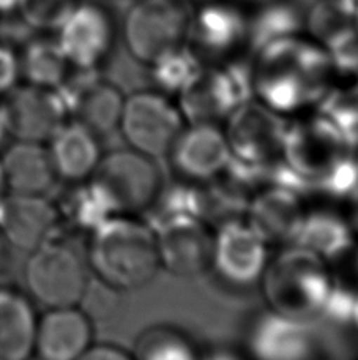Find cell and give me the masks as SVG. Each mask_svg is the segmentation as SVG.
Returning a JSON list of instances; mask_svg holds the SVG:
<instances>
[{
	"label": "cell",
	"instance_id": "3",
	"mask_svg": "<svg viewBox=\"0 0 358 360\" xmlns=\"http://www.w3.org/2000/svg\"><path fill=\"white\" fill-rule=\"evenodd\" d=\"M333 285L329 262L292 243L272 256L259 283L267 308L310 321L321 318Z\"/></svg>",
	"mask_w": 358,
	"mask_h": 360
},
{
	"label": "cell",
	"instance_id": "1",
	"mask_svg": "<svg viewBox=\"0 0 358 360\" xmlns=\"http://www.w3.org/2000/svg\"><path fill=\"white\" fill-rule=\"evenodd\" d=\"M249 73L253 98L283 117L314 108L336 79L327 51L306 34L256 51Z\"/></svg>",
	"mask_w": 358,
	"mask_h": 360
},
{
	"label": "cell",
	"instance_id": "34",
	"mask_svg": "<svg viewBox=\"0 0 358 360\" xmlns=\"http://www.w3.org/2000/svg\"><path fill=\"white\" fill-rule=\"evenodd\" d=\"M79 360H134L130 351L114 343H95Z\"/></svg>",
	"mask_w": 358,
	"mask_h": 360
},
{
	"label": "cell",
	"instance_id": "41",
	"mask_svg": "<svg viewBox=\"0 0 358 360\" xmlns=\"http://www.w3.org/2000/svg\"><path fill=\"white\" fill-rule=\"evenodd\" d=\"M355 29H357V34H358V2L355 6Z\"/></svg>",
	"mask_w": 358,
	"mask_h": 360
},
{
	"label": "cell",
	"instance_id": "11",
	"mask_svg": "<svg viewBox=\"0 0 358 360\" xmlns=\"http://www.w3.org/2000/svg\"><path fill=\"white\" fill-rule=\"evenodd\" d=\"M55 38L74 70L100 72L116 51L119 27L106 5L82 0L55 30Z\"/></svg>",
	"mask_w": 358,
	"mask_h": 360
},
{
	"label": "cell",
	"instance_id": "31",
	"mask_svg": "<svg viewBox=\"0 0 358 360\" xmlns=\"http://www.w3.org/2000/svg\"><path fill=\"white\" fill-rule=\"evenodd\" d=\"M82 0H21L19 16L34 32H54Z\"/></svg>",
	"mask_w": 358,
	"mask_h": 360
},
{
	"label": "cell",
	"instance_id": "20",
	"mask_svg": "<svg viewBox=\"0 0 358 360\" xmlns=\"http://www.w3.org/2000/svg\"><path fill=\"white\" fill-rule=\"evenodd\" d=\"M46 147L57 179L69 185L91 180L105 155L98 134L73 119L59 128Z\"/></svg>",
	"mask_w": 358,
	"mask_h": 360
},
{
	"label": "cell",
	"instance_id": "40",
	"mask_svg": "<svg viewBox=\"0 0 358 360\" xmlns=\"http://www.w3.org/2000/svg\"><path fill=\"white\" fill-rule=\"evenodd\" d=\"M240 2H249V4L258 5V4H262V2H267V0H240Z\"/></svg>",
	"mask_w": 358,
	"mask_h": 360
},
{
	"label": "cell",
	"instance_id": "13",
	"mask_svg": "<svg viewBox=\"0 0 358 360\" xmlns=\"http://www.w3.org/2000/svg\"><path fill=\"white\" fill-rule=\"evenodd\" d=\"M248 19L240 0H204L193 6L188 44L204 62L232 60L248 49Z\"/></svg>",
	"mask_w": 358,
	"mask_h": 360
},
{
	"label": "cell",
	"instance_id": "30",
	"mask_svg": "<svg viewBox=\"0 0 358 360\" xmlns=\"http://www.w3.org/2000/svg\"><path fill=\"white\" fill-rule=\"evenodd\" d=\"M131 354L134 360H199L201 349L187 332L155 326L140 333Z\"/></svg>",
	"mask_w": 358,
	"mask_h": 360
},
{
	"label": "cell",
	"instance_id": "37",
	"mask_svg": "<svg viewBox=\"0 0 358 360\" xmlns=\"http://www.w3.org/2000/svg\"><path fill=\"white\" fill-rule=\"evenodd\" d=\"M21 0H0V13H15Z\"/></svg>",
	"mask_w": 358,
	"mask_h": 360
},
{
	"label": "cell",
	"instance_id": "14",
	"mask_svg": "<svg viewBox=\"0 0 358 360\" xmlns=\"http://www.w3.org/2000/svg\"><path fill=\"white\" fill-rule=\"evenodd\" d=\"M168 158L178 179L207 185L225 174L232 152L226 130L220 124L193 122L185 125Z\"/></svg>",
	"mask_w": 358,
	"mask_h": 360
},
{
	"label": "cell",
	"instance_id": "23",
	"mask_svg": "<svg viewBox=\"0 0 358 360\" xmlns=\"http://www.w3.org/2000/svg\"><path fill=\"white\" fill-rule=\"evenodd\" d=\"M355 231L349 218L329 209L305 212L292 245L306 250L325 262L341 259L354 247Z\"/></svg>",
	"mask_w": 358,
	"mask_h": 360
},
{
	"label": "cell",
	"instance_id": "2",
	"mask_svg": "<svg viewBox=\"0 0 358 360\" xmlns=\"http://www.w3.org/2000/svg\"><path fill=\"white\" fill-rule=\"evenodd\" d=\"M87 237L91 274L114 291H138L161 270L155 231L138 215H112Z\"/></svg>",
	"mask_w": 358,
	"mask_h": 360
},
{
	"label": "cell",
	"instance_id": "9",
	"mask_svg": "<svg viewBox=\"0 0 358 360\" xmlns=\"http://www.w3.org/2000/svg\"><path fill=\"white\" fill-rule=\"evenodd\" d=\"M92 180L114 214L138 217L152 207L164 185L157 160L130 147L105 153Z\"/></svg>",
	"mask_w": 358,
	"mask_h": 360
},
{
	"label": "cell",
	"instance_id": "28",
	"mask_svg": "<svg viewBox=\"0 0 358 360\" xmlns=\"http://www.w3.org/2000/svg\"><path fill=\"white\" fill-rule=\"evenodd\" d=\"M352 0H314L305 13V34L322 48L355 29Z\"/></svg>",
	"mask_w": 358,
	"mask_h": 360
},
{
	"label": "cell",
	"instance_id": "4",
	"mask_svg": "<svg viewBox=\"0 0 358 360\" xmlns=\"http://www.w3.org/2000/svg\"><path fill=\"white\" fill-rule=\"evenodd\" d=\"M190 0H133L121 21V38L133 60L149 67L188 43Z\"/></svg>",
	"mask_w": 358,
	"mask_h": 360
},
{
	"label": "cell",
	"instance_id": "36",
	"mask_svg": "<svg viewBox=\"0 0 358 360\" xmlns=\"http://www.w3.org/2000/svg\"><path fill=\"white\" fill-rule=\"evenodd\" d=\"M349 201H350L349 221H350V224H352L355 233H358V186H357L352 195H350Z\"/></svg>",
	"mask_w": 358,
	"mask_h": 360
},
{
	"label": "cell",
	"instance_id": "17",
	"mask_svg": "<svg viewBox=\"0 0 358 360\" xmlns=\"http://www.w3.org/2000/svg\"><path fill=\"white\" fill-rule=\"evenodd\" d=\"M62 218L57 204L46 196L6 193L0 209V234L13 247L34 252L60 236Z\"/></svg>",
	"mask_w": 358,
	"mask_h": 360
},
{
	"label": "cell",
	"instance_id": "44",
	"mask_svg": "<svg viewBox=\"0 0 358 360\" xmlns=\"http://www.w3.org/2000/svg\"><path fill=\"white\" fill-rule=\"evenodd\" d=\"M352 2H358V0H352Z\"/></svg>",
	"mask_w": 358,
	"mask_h": 360
},
{
	"label": "cell",
	"instance_id": "27",
	"mask_svg": "<svg viewBox=\"0 0 358 360\" xmlns=\"http://www.w3.org/2000/svg\"><path fill=\"white\" fill-rule=\"evenodd\" d=\"M57 209L62 224H68L76 233L86 236L97 229L107 218L116 215L103 191L92 179L81 184H72V188L62 204H57Z\"/></svg>",
	"mask_w": 358,
	"mask_h": 360
},
{
	"label": "cell",
	"instance_id": "10",
	"mask_svg": "<svg viewBox=\"0 0 358 360\" xmlns=\"http://www.w3.org/2000/svg\"><path fill=\"white\" fill-rule=\"evenodd\" d=\"M245 354L249 360H317L321 340L314 321L265 307L248 321Z\"/></svg>",
	"mask_w": 358,
	"mask_h": 360
},
{
	"label": "cell",
	"instance_id": "7",
	"mask_svg": "<svg viewBox=\"0 0 358 360\" xmlns=\"http://www.w3.org/2000/svg\"><path fill=\"white\" fill-rule=\"evenodd\" d=\"M270 243L245 217H234L212 229L210 266L226 288L246 291L259 286L268 262Z\"/></svg>",
	"mask_w": 358,
	"mask_h": 360
},
{
	"label": "cell",
	"instance_id": "29",
	"mask_svg": "<svg viewBox=\"0 0 358 360\" xmlns=\"http://www.w3.org/2000/svg\"><path fill=\"white\" fill-rule=\"evenodd\" d=\"M204 63L202 57L187 43L149 65L150 78L157 90L177 98L196 79Z\"/></svg>",
	"mask_w": 358,
	"mask_h": 360
},
{
	"label": "cell",
	"instance_id": "25",
	"mask_svg": "<svg viewBox=\"0 0 358 360\" xmlns=\"http://www.w3.org/2000/svg\"><path fill=\"white\" fill-rule=\"evenodd\" d=\"M300 34H305V13L291 0H267L249 13L248 49L251 54Z\"/></svg>",
	"mask_w": 358,
	"mask_h": 360
},
{
	"label": "cell",
	"instance_id": "6",
	"mask_svg": "<svg viewBox=\"0 0 358 360\" xmlns=\"http://www.w3.org/2000/svg\"><path fill=\"white\" fill-rule=\"evenodd\" d=\"M175 100L187 124L208 122L221 125L253 100L249 65H241L234 59L206 62L196 79Z\"/></svg>",
	"mask_w": 358,
	"mask_h": 360
},
{
	"label": "cell",
	"instance_id": "8",
	"mask_svg": "<svg viewBox=\"0 0 358 360\" xmlns=\"http://www.w3.org/2000/svg\"><path fill=\"white\" fill-rule=\"evenodd\" d=\"M185 125L175 98L157 89H144L125 96L119 131L126 147L158 160L168 157Z\"/></svg>",
	"mask_w": 358,
	"mask_h": 360
},
{
	"label": "cell",
	"instance_id": "24",
	"mask_svg": "<svg viewBox=\"0 0 358 360\" xmlns=\"http://www.w3.org/2000/svg\"><path fill=\"white\" fill-rule=\"evenodd\" d=\"M38 316L29 295L0 288V360L34 357Z\"/></svg>",
	"mask_w": 358,
	"mask_h": 360
},
{
	"label": "cell",
	"instance_id": "42",
	"mask_svg": "<svg viewBox=\"0 0 358 360\" xmlns=\"http://www.w3.org/2000/svg\"><path fill=\"white\" fill-rule=\"evenodd\" d=\"M355 264H357V275H358V252H357V258H355Z\"/></svg>",
	"mask_w": 358,
	"mask_h": 360
},
{
	"label": "cell",
	"instance_id": "22",
	"mask_svg": "<svg viewBox=\"0 0 358 360\" xmlns=\"http://www.w3.org/2000/svg\"><path fill=\"white\" fill-rule=\"evenodd\" d=\"M305 210L302 196L278 185L260 190L246 205V220L273 245H287L292 242Z\"/></svg>",
	"mask_w": 358,
	"mask_h": 360
},
{
	"label": "cell",
	"instance_id": "26",
	"mask_svg": "<svg viewBox=\"0 0 358 360\" xmlns=\"http://www.w3.org/2000/svg\"><path fill=\"white\" fill-rule=\"evenodd\" d=\"M19 63L27 84L46 89H59L73 72L55 35L32 37L24 44Z\"/></svg>",
	"mask_w": 358,
	"mask_h": 360
},
{
	"label": "cell",
	"instance_id": "43",
	"mask_svg": "<svg viewBox=\"0 0 358 360\" xmlns=\"http://www.w3.org/2000/svg\"><path fill=\"white\" fill-rule=\"evenodd\" d=\"M354 82H355V86H357V87H358V78H357V79H355V81H354Z\"/></svg>",
	"mask_w": 358,
	"mask_h": 360
},
{
	"label": "cell",
	"instance_id": "15",
	"mask_svg": "<svg viewBox=\"0 0 358 360\" xmlns=\"http://www.w3.org/2000/svg\"><path fill=\"white\" fill-rule=\"evenodd\" d=\"M68 108L69 119L79 122L100 138L119 130L125 94L98 72L74 70L57 89Z\"/></svg>",
	"mask_w": 358,
	"mask_h": 360
},
{
	"label": "cell",
	"instance_id": "35",
	"mask_svg": "<svg viewBox=\"0 0 358 360\" xmlns=\"http://www.w3.org/2000/svg\"><path fill=\"white\" fill-rule=\"evenodd\" d=\"M199 360H249L245 351H239L232 346H213L201 351Z\"/></svg>",
	"mask_w": 358,
	"mask_h": 360
},
{
	"label": "cell",
	"instance_id": "21",
	"mask_svg": "<svg viewBox=\"0 0 358 360\" xmlns=\"http://www.w3.org/2000/svg\"><path fill=\"white\" fill-rule=\"evenodd\" d=\"M5 191L11 195L46 196L55 176L46 144L15 141L0 157Z\"/></svg>",
	"mask_w": 358,
	"mask_h": 360
},
{
	"label": "cell",
	"instance_id": "33",
	"mask_svg": "<svg viewBox=\"0 0 358 360\" xmlns=\"http://www.w3.org/2000/svg\"><path fill=\"white\" fill-rule=\"evenodd\" d=\"M21 78V63L19 56L11 46L0 43V94H8L18 86Z\"/></svg>",
	"mask_w": 358,
	"mask_h": 360
},
{
	"label": "cell",
	"instance_id": "19",
	"mask_svg": "<svg viewBox=\"0 0 358 360\" xmlns=\"http://www.w3.org/2000/svg\"><path fill=\"white\" fill-rule=\"evenodd\" d=\"M93 345V324L79 307L49 308L38 318L37 360H79Z\"/></svg>",
	"mask_w": 358,
	"mask_h": 360
},
{
	"label": "cell",
	"instance_id": "38",
	"mask_svg": "<svg viewBox=\"0 0 358 360\" xmlns=\"http://www.w3.org/2000/svg\"><path fill=\"white\" fill-rule=\"evenodd\" d=\"M6 134H8V125H6V117L2 105H0V143L5 139Z\"/></svg>",
	"mask_w": 358,
	"mask_h": 360
},
{
	"label": "cell",
	"instance_id": "12",
	"mask_svg": "<svg viewBox=\"0 0 358 360\" xmlns=\"http://www.w3.org/2000/svg\"><path fill=\"white\" fill-rule=\"evenodd\" d=\"M226 134L232 158L259 169H268L283 155L289 122L258 100H249L227 120Z\"/></svg>",
	"mask_w": 358,
	"mask_h": 360
},
{
	"label": "cell",
	"instance_id": "16",
	"mask_svg": "<svg viewBox=\"0 0 358 360\" xmlns=\"http://www.w3.org/2000/svg\"><path fill=\"white\" fill-rule=\"evenodd\" d=\"M2 108L8 134L16 141L46 144L69 120L68 108L57 89L16 86L6 95Z\"/></svg>",
	"mask_w": 358,
	"mask_h": 360
},
{
	"label": "cell",
	"instance_id": "18",
	"mask_svg": "<svg viewBox=\"0 0 358 360\" xmlns=\"http://www.w3.org/2000/svg\"><path fill=\"white\" fill-rule=\"evenodd\" d=\"M161 269L178 278H193L208 270L212 229L196 218L174 220L152 228Z\"/></svg>",
	"mask_w": 358,
	"mask_h": 360
},
{
	"label": "cell",
	"instance_id": "5",
	"mask_svg": "<svg viewBox=\"0 0 358 360\" xmlns=\"http://www.w3.org/2000/svg\"><path fill=\"white\" fill-rule=\"evenodd\" d=\"M88 276L86 255L60 236L30 252L24 267L27 295L48 310L79 307L87 294Z\"/></svg>",
	"mask_w": 358,
	"mask_h": 360
},
{
	"label": "cell",
	"instance_id": "39",
	"mask_svg": "<svg viewBox=\"0 0 358 360\" xmlns=\"http://www.w3.org/2000/svg\"><path fill=\"white\" fill-rule=\"evenodd\" d=\"M5 191V184H4V172H2V165H0V195Z\"/></svg>",
	"mask_w": 358,
	"mask_h": 360
},
{
	"label": "cell",
	"instance_id": "32",
	"mask_svg": "<svg viewBox=\"0 0 358 360\" xmlns=\"http://www.w3.org/2000/svg\"><path fill=\"white\" fill-rule=\"evenodd\" d=\"M331 67L338 76L343 78L357 79L358 78V34L357 29L349 32L341 38H338L333 43H330L327 48Z\"/></svg>",
	"mask_w": 358,
	"mask_h": 360
}]
</instances>
